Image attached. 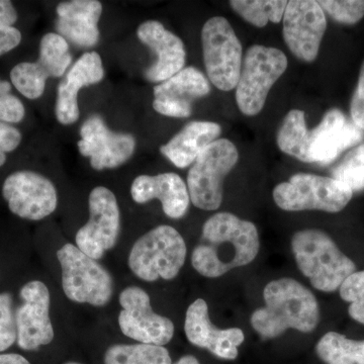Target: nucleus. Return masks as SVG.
<instances>
[{"label":"nucleus","mask_w":364,"mask_h":364,"mask_svg":"<svg viewBox=\"0 0 364 364\" xmlns=\"http://www.w3.org/2000/svg\"><path fill=\"white\" fill-rule=\"evenodd\" d=\"M259 248L253 223L231 213H218L203 225L202 242L193 249L191 264L203 277L217 279L252 262Z\"/></svg>","instance_id":"obj_1"},{"label":"nucleus","mask_w":364,"mask_h":364,"mask_svg":"<svg viewBox=\"0 0 364 364\" xmlns=\"http://www.w3.org/2000/svg\"><path fill=\"white\" fill-rule=\"evenodd\" d=\"M265 306L251 316V325L263 338H277L289 329L313 332L320 322L317 299L294 279L272 280L263 291Z\"/></svg>","instance_id":"obj_2"},{"label":"nucleus","mask_w":364,"mask_h":364,"mask_svg":"<svg viewBox=\"0 0 364 364\" xmlns=\"http://www.w3.org/2000/svg\"><path fill=\"white\" fill-rule=\"evenodd\" d=\"M291 250L299 270L315 289L325 293L339 289L356 270L355 263L322 230L296 232L291 238Z\"/></svg>","instance_id":"obj_3"},{"label":"nucleus","mask_w":364,"mask_h":364,"mask_svg":"<svg viewBox=\"0 0 364 364\" xmlns=\"http://www.w3.org/2000/svg\"><path fill=\"white\" fill-rule=\"evenodd\" d=\"M186 244L181 233L168 225L150 230L138 239L129 254L132 272L145 282L176 279L186 262Z\"/></svg>","instance_id":"obj_4"},{"label":"nucleus","mask_w":364,"mask_h":364,"mask_svg":"<svg viewBox=\"0 0 364 364\" xmlns=\"http://www.w3.org/2000/svg\"><path fill=\"white\" fill-rule=\"evenodd\" d=\"M287 58L282 50L253 45L242 62L240 77L236 86V102L242 114L257 116L267 102L268 93L287 71Z\"/></svg>","instance_id":"obj_5"},{"label":"nucleus","mask_w":364,"mask_h":364,"mask_svg":"<svg viewBox=\"0 0 364 364\" xmlns=\"http://www.w3.org/2000/svg\"><path fill=\"white\" fill-rule=\"evenodd\" d=\"M353 191L332 177L296 173L273 189V200L287 212L339 213L350 203Z\"/></svg>","instance_id":"obj_6"},{"label":"nucleus","mask_w":364,"mask_h":364,"mask_svg":"<svg viewBox=\"0 0 364 364\" xmlns=\"http://www.w3.org/2000/svg\"><path fill=\"white\" fill-rule=\"evenodd\" d=\"M62 269V287L67 298L74 303L105 306L114 294L112 275L97 260L65 244L57 251Z\"/></svg>","instance_id":"obj_7"},{"label":"nucleus","mask_w":364,"mask_h":364,"mask_svg":"<svg viewBox=\"0 0 364 364\" xmlns=\"http://www.w3.org/2000/svg\"><path fill=\"white\" fill-rule=\"evenodd\" d=\"M238 160L236 146L227 139H218L196 158L186 181L189 198L196 208L215 210L221 207L223 184Z\"/></svg>","instance_id":"obj_8"},{"label":"nucleus","mask_w":364,"mask_h":364,"mask_svg":"<svg viewBox=\"0 0 364 364\" xmlns=\"http://www.w3.org/2000/svg\"><path fill=\"white\" fill-rule=\"evenodd\" d=\"M202 46L208 80L220 90H233L240 77L243 51L229 21L215 16L205 21Z\"/></svg>","instance_id":"obj_9"},{"label":"nucleus","mask_w":364,"mask_h":364,"mask_svg":"<svg viewBox=\"0 0 364 364\" xmlns=\"http://www.w3.org/2000/svg\"><path fill=\"white\" fill-rule=\"evenodd\" d=\"M90 220L76 234L79 250L93 259H100L116 246L121 232V212L114 193L105 186L91 191Z\"/></svg>","instance_id":"obj_10"},{"label":"nucleus","mask_w":364,"mask_h":364,"mask_svg":"<svg viewBox=\"0 0 364 364\" xmlns=\"http://www.w3.org/2000/svg\"><path fill=\"white\" fill-rule=\"evenodd\" d=\"M119 301L122 306L119 326L127 337L158 346H164L173 338V323L153 311L149 294L143 289L126 287L119 294Z\"/></svg>","instance_id":"obj_11"},{"label":"nucleus","mask_w":364,"mask_h":364,"mask_svg":"<svg viewBox=\"0 0 364 364\" xmlns=\"http://www.w3.org/2000/svg\"><path fill=\"white\" fill-rule=\"evenodd\" d=\"M2 196L13 214L30 221L45 219L58 205V193L53 182L28 170L7 176L2 186Z\"/></svg>","instance_id":"obj_12"},{"label":"nucleus","mask_w":364,"mask_h":364,"mask_svg":"<svg viewBox=\"0 0 364 364\" xmlns=\"http://www.w3.org/2000/svg\"><path fill=\"white\" fill-rule=\"evenodd\" d=\"M282 21V35L289 51L301 61H315L327 28L326 14L318 1L287 2Z\"/></svg>","instance_id":"obj_13"},{"label":"nucleus","mask_w":364,"mask_h":364,"mask_svg":"<svg viewBox=\"0 0 364 364\" xmlns=\"http://www.w3.org/2000/svg\"><path fill=\"white\" fill-rule=\"evenodd\" d=\"M79 153L88 157L93 169L102 171L124 164L136 149L135 136L109 130L98 114L88 117L80 129Z\"/></svg>","instance_id":"obj_14"},{"label":"nucleus","mask_w":364,"mask_h":364,"mask_svg":"<svg viewBox=\"0 0 364 364\" xmlns=\"http://www.w3.org/2000/svg\"><path fill=\"white\" fill-rule=\"evenodd\" d=\"M23 304L16 312L18 344L23 350H37L55 337L50 318V291L44 282L33 280L21 287Z\"/></svg>","instance_id":"obj_15"},{"label":"nucleus","mask_w":364,"mask_h":364,"mask_svg":"<svg viewBox=\"0 0 364 364\" xmlns=\"http://www.w3.org/2000/svg\"><path fill=\"white\" fill-rule=\"evenodd\" d=\"M210 92V81L196 67H186L153 90V109L158 114L176 119L193 114V102Z\"/></svg>","instance_id":"obj_16"},{"label":"nucleus","mask_w":364,"mask_h":364,"mask_svg":"<svg viewBox=\"0 0 364 364\" xmlns=\"http://www.w3.org/2000/svg\"><path fill=\"white\" fill-rule=\"evenodd\" d=\"M184 331L195 346L208 349L217 358L234 360L238 358V347L245 339L239 328L218 329L210 322L207 301L198 299L188 306L184 321Z\"/></svg>","instance_id":"obj_17"},{"label":"nucleus","mask_w":364,"mask_h":364,"mask_svg":"<svg viewBox=\"0 0 364 364\" xmlns=\"http://www.w3.org/2000/svg\"><path fill=\"white\" fill-rule=\"evenodd\" d=\"M138 39L156 54L155 63L146 69L144 76L153 83L163 82L184 68L186 51L178 36L166 30L158 21H147L136 30Z\"/></svg>","instance_id":"obj_18"},{"label":"nucleus","mask_w":364,"mask_h":364,"mask_svg":"<svg viewBox=\"0 0 364 364\" xmlns=\"http://www.w3.org/2000/svg\"><path fill=\"white\" fill-rule=\"evenodd\" d=\"M363 139V131L343 112L331 109L326 112L321 123L310 131V156L312 163L329 164L343 151L354 147Z\"/></svg>","instance_id":"obj_19"},{"label":"nucleus","mask_w":364,"mask_h":364,"mask_svg":"<svg viewBox=\"0 0 364 364\" xmlns=\"http://www.w3.org/2000/svg\"><path fill=\"white\" fill-rule=\"evenodd\" d=\"M105 77L102 60L97 52L85 53L71 66L57 90L55 114L60 124L69 126L80 116L78 93L86 86L97 85Z\"/></svg>","instance_id":"obj_20"},{"label":"nucleus","mask_w":364,"mask_h":364,"mask_svg":"<svg viewBox=\"0 0 364 364\" xmlns=\"http://www.w3.org/2000/svg\"><path fill=\"white\" fill-rule=\"evenodd\" d=\"M131 196L136 203L159 200L164 214L174 220L183 218L191 203L188 186L173 172L136 177L132 183Z\"/></svg>","instance_id":"obj_21"},{"label":"nucleus","mask_w":364,"mask_h":364,"mask_svg":"<svg viewBox=\"0 0 364 364\" xmlns=\"http://www.w3.org/2000/svg\"><path fill=\"white\" fill-rule=\"evenodd\" d=\"M56 28L67 42L78 48L95 47L100 41L98 21L102 14L97 0H70L58 4Z\"/></svg>","instance_id":"obj_22"},{"label":"nucleus","mask_w":364,"mask_h":364,"mask_svg":"<svg viewBox=\"0 0 364 364\" xmlns=\"http://www.w3.org/2000/svg\"><path fill=\"white\" fill-rule=\"evenodd\" d=\"M221 132V126L213 122H191L160 147V153L178 168H186L193 164L208 145L218 140Z\"/></svg>","instance_id":"obj_23"},{"label":"nucleus","mask_w":364,"mask_h":364,"mask_svg":"<svg viewBox=\"0 0 364 364\" xmlns=\"http://www.w3.org/2000/svg\"><path fill=\"white\" fill-rule=\"evenodd\" d=\"M282 152L299 161L312 163L310 156V131L306 128V114L301 109H291L284 117L277 136Z\"/></svg>","instance_id":"obj_24"},{"label":"nucleus","mask_w":364,"mask_h":364,"mask_svg":"<svg viewBox=\"0 0 364 364\" xmlns=\"http://www.w3.org/2000/svg\"><path fill=\"white\" fill-rule=\"evenodd\" d=\"M321 360L327 364H364V340H352L328 332L316 346Z\"/></svg>","instance_id":"obj_25"},{"label":"nucleus","mask_w":364,"mask_h":364,"mask_svg":"<svg viewBox=\"0 0 364 364\" xmlns=\"http://www.w3.org/2000/svg\"><path fill=\"white\" fill-rule=\"evenodd\" d=\"M105 364H172L165 347L151 344L112 345L105 353Z\"/></svg>","instance_id":"obj_26"},{"label":"nucleus","mask_w":364,"mask_h":364,"mask_svg":"<svg viewBox=\"0 0 364 364\" xmlns=\"http://www.w3.org/2000/svg\"><path fill=\"white\" fill-rule=\"evenodd\" d=\"M71 63L68 42L59 33H46L41 40L39 59L36 61L46 77H61Z\"/></svg>","instance_id":"obj_27"},{"label":"nucleus","mask_w":364,"mask_h":364,"mask_svg":"<svg viewBox=\"0 0 364 364\" xmlns=\"http://www.w3.org/2000/svg\"><path fill=\"white\" fill-rule=\"evenodd\" d=\"M284 0H231L232 9L256 28H264L269 21L279 23L287 6Z\"/></svg>","instance_id":"obj_28"},{"label":"nucleus","mask_w":364,"mask_h":364,"mask_svg":"<svg viewBox=\"0 0 364 364\" xmlns=\"http://www.w3.org/2000/svg\"><path fill=\"white\" fill-rule=\"evenodd\" d=\"M11 82L23 97L38 100L42 97L47 78L36 65L35 62H21L11 72Z\"/></svg>","instance_id":"obj_29"},{"label":"nucleus","mask_w":364,"mask_h":364,"mask_svg":"<svg viewBox=\"0 0 364 364\" xmlns=\"http://www.w3.org/2000/svg\"><path fill=\"white\" fill-rule=\"evenodd\" d=\"M332 178L346 184L352 191L364 189V144L352 149L333 169Z\"/></svg>","instance_id":"obj_30"},{"label":"nucleus","mask_w":364,"mask_h":364,"mask_svg":"<svg viewBox=\"0 0 364 364\" xmlns=\"http://www.w3.org/2000/svg\"><path fill=\"white\" fill-rule=\"evenodd\" d=\"M339 291L341 299L350 304L349 316L364 325V270L347 277L339 287Z\"/></svg>","instance_id":"obj_31"},{"label":"nucleus","mask_w":364,"mask_h":364,"mask_svg":"<svg viewBox=\"0 0 364 364\" xmlns=\"http://www.w3.org/2000/svg\"><path fill=\"white\" fill-rule=\"evenodd\" d=\"M18 13L13 2L0 0V56L11 52L21 42V33L14 28Z\"/></svg>","instance_id":"obj_32"},{"label":"nucleus","mask_w":364,"mask_h":364,"mask_svg":"<svg viewBox=\"0 0 364 364\" xmlns=\"http://www.w3.org/2000/svg\"><path fill=\"white\" fill-rule=\"evenodd\" d=\"M318 4L324 13L342 25H356L364 16L363 0H321Z\"/></svg>","instance_id":"obj_33"},{"label":"nucleus","mask_w":364,"mask_h":364,"mask_svg":"<svg viewBox=\"0 0 364 364\" xmlns=\"http://www.w3.org/2000/svg\"><path fill=\"white\" fill-rule=\"evenodd\" d=\"M18 340L13 296L0 294V352L7 350Z\"/></svg>","instance_id":"obj_34"},{"label":"nucleus","mask_w":364,"mask_h":364,"mask_svg":"<svg viewBox=\"0 0 364 364\" xmlns=\"http://www.w3.org/2000/svg\"><path fill=\"white\" fill-rule=\"evenodd\" d=\"M23 102L11 93V85L0 80V121L18 124L25 117Z\"/></svg>","instance_id":"obj_35"},{"label":"nucleus","mask_w":364,"mask_h":364,"mask_svg":"<svg viewBox=\"0 0 364 364\" xmlns=\"http://www.w3.org/2000/svg\"><path fill=\"white\" fill-rule=\"evenodd\" d=\"M350 114L352 123L364 131V61L359 72L358 85L352 95Z\"/></svg>","instance_id":"obj_36"},{"label":"nucleus","mask_w":364,"mask_h":364,"mask_svg":"<svg viewBox=\"0 0 364 364\" xmlns=\"http://www.w3.org/2000/svg\"><path fill=\"white\" fill-rule=\"evenodd\" d=\"M21 142V132L6 122L0 121V151L4 154L13 152Z\"/></svg>","instance_id":"obj_37"},{"label":"nucleus","mask_w":364,"mask_h":364,"mask_svg":"<svg viewBox=\"0 0 364 364\" xmlns=\"http://www.w3.org/2000/svg\"><path fill=\"white\" fill-rule=\"evenodd\" d=\"M0 364H31L28 359L16 353L0 354Z\"/></svg>","instance_id":"obj_38"},{"label":"nucleus","mask_w":364,"mask_h":364,"mask_svg":"<svg viewBox=\"0 0 364 364\" xmlns=\"http://www.w3.org/2000/svg\"><path fill=\"white\" fill-rule=\"evenodd\" d=\"M173 364H200V361H198V358H195V356L186 355L182 356L181 359H178V360Z\"/></svg>","instance_id":"obj_39"},{"label":"nucleus","mask_w":364,"mask_h":364,"mask_svg":"<svg viewBox=\"0 0 364 364\" xmlns=\"http://www.w3.org/2000/svg\"><path fill=\"white\" fill-rule=\"evenodd\" d=\"M6 162V154H4V152H1L0 151V166H2V165L4 164V163Z\"/></svg>","instance_id":"obj_40"},{"label":"nucleus","mask_w":364,"mask_h":364,"mask_svg":"<svg viewBox=\"0 0 364 364\" xmlns=\"http://www.w3.org/2000/svg\"><path fill=\"white\" fill-rule=\"evenodd\" d=\"M64 364H81V363H75V361H70V363H66Z\"/></svg>","instance_id":"obj_41"}]
</instances>
